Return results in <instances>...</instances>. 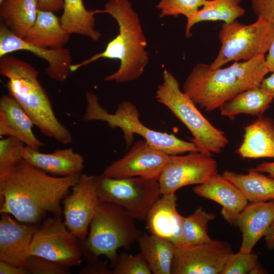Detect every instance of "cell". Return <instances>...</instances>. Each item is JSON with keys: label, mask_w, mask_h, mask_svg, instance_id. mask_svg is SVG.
Masks as SVG:
<instances>
[{"label": "cell", "mask_w": 274, "mask_h": 274, "mask_svg": "<svg viewBox=\"0 0 274 274\" xmlns=\"http://www.w3.org/2000/svg\"><path fill=\"white\" fill-rule=\"evenodd\" d=\"M80 175L54 177L23 159L0 172V213L31 224L40 222L47 213L61 216V202Z\"/></svg>", "instance_id": "6da1fadb"}, {"label": "cell", "mask_w": 274, "mask_h": 274, "mask_svg": "<svg viewBox=\"0 0 274 274\" xmlns=\"http://www.w3.org/2000/svg\"><path fill=\"white\" fill-rule=\"evenodd\" d=\"M268 73L264 55L235 61L225 68H212L210 64L199 63L185 81L183 92L196 105L211 112L239 93L258 87Z\"/></svg>", "instance_id": "7a4b0ae2"}, {"label": "cell", "mask_w": 274, "mask_h": 274, "mask_svg": "<svg viewBox=\"0 0 274 274\" xmlns=\"http://www.w3.org/2000/svg\"><path fill=\"white\" fill-rule=\"evenodd\" d=\"M98 13L110 15L117 22L119 33L109 42L105 50L83 61L73 64L71 73L99 59H117L120 66L117 71L107 76L104 81L122 83L134 81L143 73L149 60L147 41L138 13L129 0H108Z\"/></svg>", "instance_id": "3957f363"}, {"label": "cell", "mask_w": 274, "mask_h": 274, "mask_svg": "<svg viewBox=\"0 0 274 274\" xmlns=\"http://www.w3.org/2000/svg\"><path fill=\"white\" fill-rule=\"evenodd\" d=\"M0 73L8 79L9 95L22 107L42 133L63 144L71 143L70 131L56 117L50 99L29 63L8 54L0 57Z\"/></svg>", "instance_id": "277c9868"}, {"label": "cell", "mask_w": 274, "mask_h": 274, "mask_svg": "<svg viewBox=\"0 0 274 274\" xmlns=\"http://www.w3.org/2000/svg\"><path fill=\"white\" fill-rule=\"evenodd\" d=\"M135 218L122 207L109 202H99L86 239L80 242L84 256L90 261L105 255L113 267L120 248L128 249L142 235Z\"/></svg>", "instance_id": "5b68a950"}, {"label": "cell", "mask_w": 274, "mask_h": 274, "mask_svg": "<svg viewBox=\"0 0 274 274\" xmlns=\"http://www.w3.org/2000/svg\"><path fill=\"white\" fill-rule=\"evenodd\" d=\"M85 99L86 106L83 120L104 121L111 128H120L128 146L132 144L134 134H137L151 146L169 155L202 152L192 142L185 141L173 134L155 131L146 126L140 120L138 109L130 101H123L119 104L115 112L111 114L100 105L95 93L87 91Z\"/></svg>", "instance_id": "8992f818"}, {"label": "cell", "mask_w": 274, "mask_h": 274, "mask_svg": "<svg viewBox=\"0 0 274 274\" xmlns=\"http://www.w3.org/2000/svg\"><path fill=\"white\" fill-rule=\"evenodd\" d=\"M155 98L187 127L193 135L191 142L202 152L220 153L227 145L228 140L224 132L205 118L196 104L181 90L177 79L166 70L163 71V82L157 88Z\"/></svg>", "instance_id": "52a82bcc"}, {"label": "cell", "mask_w": 274, "mask_h": 274, "mask_svg": "<svg viewBox=\"0 0 274 274\" xmlns=\"http://www.w3.org/2000/svg\"><path fill=\"white\" fill-rule=\"evenodd\" d=\"M218 36L221 48L210 64L212 68L221 67L231 61H247L264 55L274 37V26L261 18L249 25L236 20L224 23Z\"/></svg>", "instance_id": "ba28073f"}, {"label": "cell", "mask_w": 274, "mask_h": 274, "mask_svg": "<svg viewBox=\"0 0 274 274\" xmlns=\"http://www.w3.org/2000/svg\"><path fill=\"white\" fill-rule=\"evenodd\" d=\"M99 202L119 205L135 219L146 220L161 194L158 181L141 177L114 179L102 174L95 176Z\"/></svg>", "instance_id": "9c48e42d"}, {"label": "cell", "mask_w": 274, "mask_h": 274, "mask_svg": "<svg viewBox=\"0 0 274 274\" xmlns=\"http://www.w3.org/2000/svg\"><path fill=\"white\" fill-rule=\"evenodd\" d=\"M30 255L39 256L70 268L82 262L80 242L66 227L61 216L43 220L34 234Z\"/></svg>", "instance_id": "30bf717a"}, {"label": "cell", "mask_w": 274, "mask_h": 274, "mask_svg": "<svg viewBox=\"0 0 274 274\" xmlns=\"http://www.w3.org/2000/svg\"><path fill=\"white\" fill-rule=\"evenodd\" d=\"M217 171L212 154L191 152L185 155H169L158 180L161 195L175 193L183 187L201 184Z\"/></svg>", "instance_id": "8fae6325"}, {"label": "cell", "mask_w": 274, "mask_h": 274, "mask_svg": "<svg viewBox=\"0 0 274 274\" xmlns=\"http://www.w3.org/2000/svg\"><path fill=\"white\" fill-rule=\"evenodd\" d=\"M169 156L145 140L139 141L123 157L107 166L102 174L114 179L141 177L158 181Z\"/></svg>", "instance_id": "7c38bea8"}, {"label": "cell", "mask_w": 274, "mask_h": 274, "mask_svg": "<svg viewBox=\"0 0 274 274\" xmlns=\"http://www.w3.org/2000/svg\"><path fill=\"white\" fill-rule=\"evenodd\" d=\"M72 193L62 200V214L67 229L80 242L84 241L99 203L95 176L81 174Z\"/></svg>", "instance_id": "4fadbf2b"}, {"label": "cell", "mask_w": 274, "mask_h": 274, "mask_svg": "<svg viewBox=\"0 0 274 274\" xmlns=\"http://www.w3.org/2000/svg\"><path fill=\"white\" fill-rule=\"evenodd\" d=\"M232 253L227 243L216 240L209 244L176 248L171 273L220 274Z\"/></svg>", "instance_id": "5bb4252c"}, {"label": "cell", "mask_w": 274, "mask_h": 274, "mask_svg": "<svg viewBox=\"0 0 274 274\" xmlns=\"http://www.w3.org/2000/svg\"><path fill=\"white\" fill-rule=\"evenodd\" d=\"M17 51H29L48 63V77L59 82L65 81L71 73L72 58L68 48L47 49L30 44L13 33L2 22L0 24V57Z\"/></svg>", "instance_id": "9a60e30c"}, {"label": "cell", "mask_w": 274, "mask_h": 274, "mask_svg": "<svg viewBox=\"0 0 274 274\" xmlns=\"http://www.w3.org/2000/svg\"><path fill=\"white\" fill-rule=\"evenodd\" d=\"M0 261L22 267L30 255V246L38 227L13 219L1 213Z\"/></svg>", "instance_id": "2e32d148"}, {"label": "cell", "mask_w": 274, "mask_h": 274, "mask_svg": "<svg viewBox=\"0 0 274 274\" xmlns=\"http://www.w3.org/2000/svg\"><path fill=\"white\" fill-rule=\"evenodd\" d=\"M161 195L148 214L147 228L151 234L164 238L176 248L187 246L182 234V216L176 209L175 193Z\"/></svg>", "instance_id": "e0dca14e"}, {"label": "cell", "mask_w": 274, "mask_h": 274, "mask_svg": "<svg viewBox=\"0 0 274 274\" xmlns=\"http://www.w3.org/2000/svg\"><path fill=\"white\" fill-rule=\"evenodd\" d=\"M193 191L198 195L220 204L222 216L231 224H234L237 215L248 203L239 189L217 173L195 186Z\"/></svg>", "instance_id": "ac0fdd59"}, {"label": "cell", "mask_w": 274, "mask_h": 274, "mask_svg": "<svg viewBox=\"0 0 274 274\" xmlns=\"http://www.w3.org/2000/svg\"><path fill=\"white\" fill-rule=\"evenodd\" d=\"M33 122L19 104L10 95L0 98V136L20 140L36 150L44 146L32 131Z\"/></svg>", "instance_id": "d6986e66"}, {"label": "cell", "mask_w": 274, "mask_h": 274, "mask_svg": "<svg viewBox=\"0 0 274 274\" xmlns=\"http://www.w3.org/2000/svg\"><path fill=\"white\" fill-rule=\"evenodd\" d=\"M274 220V200L248 203L237 215L234 225L242 233L239 251L251 252L257 242L264 236Z\"/></svg>", "instance_id": "ffe728a7"}, {"label": "cell", "mask_w": 274, "mask_h": 274, "mask_svg": "<svg viewBox=\"0 0 274 274\" xmlns=\"http://www.w3.org/2000/svg\"><path fill=\"white\" fill-rule=\"evenodd\" d=\"M22 156L30 165L53 176L79 175L84 167V157L71 148L57 149L52 153H44L25 146Z\"/></svg>", "instance_id": "44dd1931"}, {"label": "cell", "mask_w": 274, "mask_h": 274, "mask_svg": "<svg viewBox=\"0 0 274 274\" xmlns=\"http://www.w3.org/2000/svg\"><path fill=\"white\" fill-rule=\"evenodd\" d=\"M237 152L243 158H274V122L260 116L246 126Z\"/></svg>", "instance_id": "7402d4cb"}, {"label": "cell", "mask_w": 274, "mask_h": 274, "mask_svg": "<svg viewBox=\"0 0 274 274\" xmlns=\"http://www.w3.org/2000/svg\"><path fill=\"white\" fill-rule=\"evenodd\" d=\"M71 35L63 29L60 18L52 12L38 9L36 20L23 40L40 47L58 49L64 47Z\"/></svg>", "instance_id": "603a6c76"}, {"label": "cell", "mask_w": 274, "mask_h": 274, "mask_svg": "<svg viewBox=\"0 0 274 274\" xmlns=\"http://www.w3.org/2000/svg\"><path fill=\"white\" fill-rule=\"evenodd\" d=\"M38 10L37 0H3L0 3L1 22L23 39L36 20Z\"/></svg>", "instance_id": "cb8c5ba5"}, {"label": "cell", "mask_w": 274, "mask_h": 274, "mask_svg": "<svg viewBox=\"0 0 274 274\" xmlns=\"http://www.w3.org/2000/svg\"><path fill=\"white\" fill-rule=\"evenodd\" d=\"M63 13L60 17L63 29L71 33L88 37L98 41L101 34L95 29V15L97 10H88L83 0H63Z\"/></svg>", "instance_id": "d4e9b609"}, {"label": "cell", "mask_w": 274, "mask_h": 274, "mask_svg": "<svg viewBox=\"0 0 274 274\" xmlns=\"http://www.w3.org/2000/svg\"><path fill=\"white\" fill-rule=\"evenodd\" d=\"M140 253L154 274H170L176 247L164 238L151 234L138 239Z\"/></svg>", "instance_id": "484cf974"}, {"label": "cell", "mask_w": 274, "mask_h": 274, "mask_svg": "<svg viewBox=\"0 0 274 274\" xmlns=\"http://www.w3.org/2000/svg\"><path fill=\"white\" fill-rule=\"evenodd\" d=\"M223 176L237 187L251 202L274 199V179L253 168L247 174L226 170Z\"/></svg>", "instance_id": "4316f807"}, {"label": "cell", "mask_w": 274, "mask_h": 274, "mask_svg": "<svg viewBox=\"0 0 274 274\" xmlns=\"http://www.w3.org/2000/svg\"><path fill=\"white\" fill-rule=\"evenodd\" d=\"M242 0H207L194 16L187 21L185 36H192L191 29L196 23L207 21H222L229 23L243 16L245 10L239 4Z\"/></svg>", "instance_id": "83f0119b"}, {"label": "cell", "mask_w": 274, "mask_h": 274, "mask_svg": "<svg viewBox=\"0 0 274 274\" xmlns=\"http://www.w3.org/2000/svg\"><path fill=\"white\" fill-rule=\"evenodd\" d=\"M273 98L259 86L245 90L220 107L221 114L232 118L241 114L261 116Z\"/></svg>", "instance_id": "f1b7e54d"}, {"label": "cell", "mask_w": 274, "mask_h": 274, "mask_svg": "<svg viewBox=\"0 0 274 274\" xmlns=\"http://www.w3.org/2000/svg\"><path fill=\"white\" fill-rule=\"evenodd\" d=\"M215 218V215L204 211L201 207L196 209L188 217L182 218V234L187 246L209 244L213 242L207 232L209 221Z\"/></svg>", "instance_id": "f546056e"}, {"label": "cell", "mask_w": 274, "mask_h": 274, "mask_svg": "<svg viewBox=\"0 0 274 274\" xmlns=\"http://www.w3.org/2000/svg\"><path fill=\"white\" fill-rule=\"evenodd\" d=\"M258 256L251 252L238 251L228 258L220 274L262 273Z\"/></svg>", "instance_id": "4dcf8cb0"}, {"label": "cell", "mask_w": 274, "mask_h": 274, "mask_svg": "<svg viewBox=\"0 0 274 274\" xmlns=\"http://www.w3.org/2000/svg\"><path fill=\"white\" fill-rule=\"evenodd\" d=\"M207 0H160L156 8L160 11V18L182 15L187 21L192 18Z\"/></svg>", "instance_id": "1f68e13d"}, {"label": "cell", "mask_w": 274, "mask_h": 274, "mask_svg": "<svg viewBox=\"0 0 274 274\" xmlns=\"http://www.w3.org/2000/svg\"><path fill=\"white\" fill-rule=\"evenodd\" d=\"M25 145L19 140L7 137L0 141V172L7 170L23 159Z\"/></svg>", "instance_id": "d6a6232c"}, {"label": "cell", "mask_w": 274, "mask_h": 274, "mask_svg": "<svg viewBox=\"0 0 274 274\" xmlns=\"http://www.w3.org/2000/svg\"><path fill=\"white\" fill-rule=\"evenodd\" d=\"M113 274H151L147 262L139 253L132 255L121 253L117 255Z\"/></svg>", "instance_id": "836d02e7"}, {"label": "cell", "mask_w": 274, "mask_h": 274, "mask_svg": "<svg viewBox=\"0 0 274 274\" xmlns=\"http://www.w3.org/2000/svg\"><path fill=\"white\" fill-rule=\"evenodd\" d=\"M22 267L27 274H69L68 268L60 265L45 258L30 255Z\"/></svg>", "instance_id": "e575fe53"}, {"label": "cell", "mask_w": 274, "mask_h": 274, "mask_svg": "<svg viewBox=\"0 0 274 274\" xmlns=\"http://www.w3.org/2000/svg\"><path fill=\"white\" fill-rule=\"evenodd\" d=\"M251 8L257 18L274 26V0H251Z\"/></svg>", "instance_id": "d590c367"}, {"label": "cell", "mask_w": 274, "mask_h": 274, "mask_svg": "<svg viewBox=\"0 0 274 274\" xmlns=\"http://www.w3.org/2000/svg\"><path fill=\"white\" fill-rule=\"evenodd\" d=\"M80 274H113V271L107 267L106 262H99L98 260L90 261L79 272Z\"/></svg>", "instance_id": "8d00e7d4"}, {"label": "cell", "mask_w": 274, "mask_h": 274, "mask_svg": "<svg viewBox=\"0 0 274 274\" xmlns=\"http://www.w3.org/2000/svg\"><path fill=\"white\" fill-rule=\"evenodd\" d=\"M38 9L55 12L63 10V0H37Z\"/></svg>", "instance_id": "74e56055"}, {"label": "cell", "mask_w": 274, "mask_h": 274, "mask_svg": "<svg viewBox=\"0 0 274 274\" xmlns=\"http://www.w3.org/2000/svg\"><path fill=\"white\" fill-rule=\"evenodd\" d=\"M0 274H27V273L22 267L16 266L0 261Z\"/></svg>", "instance_id": "f35d334b"}, {"label": "cell", "mask_w": 274, "mask_h": 274, "mask_svg": "<svg viewBox=\"0 0 274 274\" xmlns=\"http://www.w3.org/2000/svg\"><path fill=\"white\" fill-rule=\"evenodd\" d=\"M259 87L273 99L274 98V72L268 77L264 78Z\"/></svg>", "instance_id": "ab89813d"}, {"label": "cell", "mask_w": 274, "mask_h": 274, "mask_svg": "<svg viewBox=\"0 0 274 274\" xmlns=\"http://www.w3.org/2000/svg\"><path fill=\"white\" fill-rule=\"evenodd\" d=\"M265 64L269 72H274V37L265 57Z\"/></svg>", "instance_id": "60d3db41"}, {"label": "cell", "mask_w": 274, "mask_h": 274, "mask_svg": "<svg viewBox=\"0 0 274 274\" xmlns=\"http://www.w3.org/2000/svg\"><path fill=\"white\" fill-rule=\"evenodd\" d=\"M253 169L260 173H267L270 177L274 179V162H263Z\"/></svg>", "instance_id": "b9f144b4"}, {"label": "cell", "mask_w": 274, "mask_h": 274, "mask_svg": "<svg viewBox=\"0 0 274 274\" xmlns=\"http://www.w3.org/2000/svg\"><path fill=\"white\" fill-rule=\"evenodd\" d=\"M264 238L269 248L274 247V220L264 235Z\"/></svg>", "instance_id": "7bdbcfd3"}, {"label": "cell", "mask_w": 274, "mask_h": 274, "mask_svg": "<svg viewBox=\"0 0 274 274\" xmlns=\"http://www.w3.org/2000/svg\"><path fill=\"white\" fill-rule=\"evenodd\" d=\"M3 0H0V3H1Z\"/></svg>", "instance_id": "ee69618b"}]
</instances>
